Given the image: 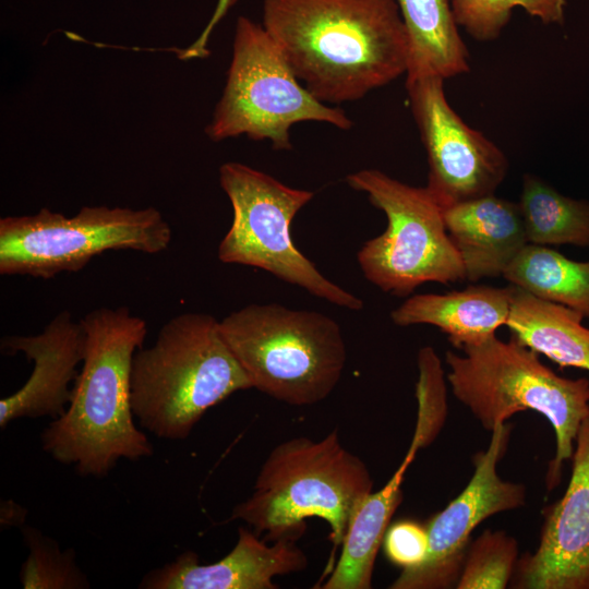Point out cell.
Returning <instances> with one entry per match:
<instances>
[{"instance_id": "obj_15", "label": "cell", "mask_w": 589, "mask_h": 589, "mask_svg": "<svg viewBox=\"0 0 589 589\" xmlns=\"http://www.w3.org/2000/svg\"><path fill=\"white\" fill-rule=\"evenodd\" d=\"M308 557L297 539L284 537L272 544L251 528L239 527L233 549L221 560L200 564L193 551L152 569L141 580L144 589H275L273 578L301 572Z\"/></svg>"}, {"instance_id": "obj_17", "label": "cell", "mask_w": 589, "mask_h": 589, "mask_svg": "<svg viewBox=\"0 0 589 589\" xmlns=\"http://www.w3.org/2000/svg\"><path fill=\"white\" fill-rule=\"evenodd\" d=\"M509 312L510 286L472 285L446 293L410 296L392 311L390 318L398 326H435L455 348L462 349L495 336L506 326Z\"/></svg>"}, {"instance_id": "obj_4", "label": "cell", "mask_w": 589, "mask_h": 589, "mask_svg": "<svg viewBox=\"0 0 589 589\" xmlns=\"http://www.w3.org/2000/svg\"><path fill=\"white\" fill-rule=\"evenodd\" d=\"M251 383L227 346L219 321L185 312L159 329L132 361L131 407L158 438L184 440L203 414Z\"/></svg>"}, {"instance_id": "obj_16", "label": "cell", "mask_w": 589, "mask_h": 589, "mask_svg": "<svg viewBox=\"0 0 589 589\" xmlns=\"http://www.w3.org/2000/svg\"><path fill=\"white\" fill-rule=\"evenodd\" d=\"M443 216L471 283L502 277L528 243L519 204L495 194L448 206Z\"/></svg>"}, {"instance_id": "obj_22", "label": "cell", "mask_w": 589, "mask_h": 589, "mask_svg": "<svg viewBox=\"0 0 589 589\" xmlns=\"http://www.w3.org/2000/svg\"><path fill=\"white\" fill-rule=\"evenodd\" d=\"M518 204L528 243L589 247V201L565 196L525 173Z\"/></svg>"}, {"instance_id": "obj_26", "label": "cell", "mask_w": 589, "mask_h": 589, "mask_svg": "<svg viewBox=\"0 0 589 589\" xmlns=\"http://www.w3.org/2000/svg\"><path fill=\"white\" fill-rule=\"evenodd\" d=\"M383 548L386 557L401 570L421 566L429 554V534L425 525L400 520L388 526Z\"/></svg>"}, {"instance_id": "obj_7", "label": "cell", "mask_w": 589, "mask_h": 589, "mask_svg": "<svg viewBox=\"0 0 589 589\" xmlns=\"http://www.w3.org/2000/svg\"><path fill=\"white\" fill-rule=\"evenodd\" d=\"M302 121L330 123L341 130L352 122L340 108L316 99L300 84L262 24L239 16L232 58L221 98L207 124L214 142L247 135L269 140L275 149H291L290 128Z\"/></svg>"}, {"instance_id": "obj_9", "label": "cell", "mask_w": 589, "mask_h": 589, "mask_svg": "<svg viewBox=\"0 0 589 589\" xmlns=\"http://www.w3.org/2000/svg\"><path fill=\"white\" fill-rule=\"evenodd\" d=\"M346 182L365 192L387 218L385 231L366 241L357 254L370 283L392 296L406 297L424 283L466 279L443 208L426 187L406 184L376 169L350 173Z\"/></svg>"}, {"instance_id": "obj_10", "label": "cell", "mask_w": 589, "mask_h": 589, "mask_svg": "<svg viewBox=\"0 0 589 589\" xmlns=\"http://www.w3.org/2000/svg\"><path fill=\"white\" fill-rule=\"evenodd\" d=\"M219 181L233 212L218 247V259L264 269L277 278L341 308L359 311L363 301L327 279L294 245L290 225L313 199L308 190L290 188L240 163H226Z\"/></svg>"}, {"instance_id": "obj_12", "label": "cell", "mask_w": 589, "mask_h": 589, "mask_svg": "<svg viewBox=\"0 0 589 589\" xmlns=\"http://www.w3.org/2000/svg\"><path fill=\"white\" fill-rule=\"evenodd\" d=\"M512 426L505 422L491 431L488 448L472 458L474 470L466 488L426 521V560L414 569L401 570L389 588L441 589L456 586L473 529L493 515L525 505V485L505 481L497 473V465L508 447Z\"/></svg>"}, {"instance_id": "obj_21", "label": "cell", "mask_w": 589, "mask_h": 589, "mask_svg": "<svg viewBox=\"0 0 589 589\" xmlns=\"http://www.w3.org/2000/svg\"><path fill=\"white\" fill-rule=\"evenodd\" d=\"M502 277L539 299L589 318V261H575L545 245L527 243Z\"/></svg>"}, {"instance_id": "obj_19", "label": "cell", "mask_w": 589, "mask_h": 589, "mask_svg": "<svg viewBox=\"0 0 589 589\" xmlns=\"http://www.w3.org/2000/svg\"><path fill=\"white\" fill-rule=\"evenodd\" d=\"M509 286L510 312L506 326L512 337L562 368L589 372V328L582 325L584 316Z\"/></svg>"}, {"instance_id": "obj_20", "label": "cell", "mask_w": 589, "mask_h": 589, "mask_svg": "<svg viewBox=\"0 0 589 589\" xmlns=\"http://www.w3.org/2000/svg\"><path fill=\"white\" fill-rule=\"evenodd\" d=\"M409 38L407 77L467 73L469 53L449 0H396Z\"/></svg>"}, {"instance_id": "obj_27", "label": "cell", "mask_w": 589, "mask_h": 589, "mask_svg": "<svg viewBox=\"0 0 589 589\" xmlns=\"http://www.w3.org/2000/svg\"><path fill=\"white\" fill-rule=\"evenodd\" d=\"M26 509L12 500L1 502L0 524L2 527L23 526Z\"/></svg>"}, {"instance_id": "obj_14", "label": "cell", "mask_w": 589, "mask_h": 589, "mask_svg": "<svg viewBox=\"0 0 589 589\" xmlns=\"http://www.w3.org/2000/svg\"><path fill=\"white\" fill-rule=\"evenodd\" d=\"M86 335L81 322L69 311L57 314L40 334L7 336L1 349L10 353L23 352L34 362L24 385L0 400V428L21 419L61 417L71 400L72 387L83 362Z\"/></svg>"}, {"instance_id": "obj_2", "label": "cell", "mask_w": 589, "mask_h": 589, "mask_svg": "<svg viewBox=\"0 0 589 589\" xmlns=\"http://www.w3.org/2000/svg\"><path fill=\"white\" fill-rule=\"evenodd\" d=\"M86 341L83 366L65 412L41 433L44 450L83 477H106L120 459L153 455L131 407L132 361L143 347L146 321L129 308H99L80 320Z\"/></svg>"}, {"instance_id": "obj_25", "label": "cell", "mask_w": 589, "mask_h": 589, "mask_svg": "<svg viewBox=\"0 0 589 589\" xmlns=\"http://www.w3.org/2000/svg\"><path fill=\"white\" fill-rule=\"evenodd\" d=\"M517 541L501 530H484L469 544L455 588L503 589L516 568Z\"/></svg>"}, {"instance_id": "obj_23", "label": "cell", "mask_w": 589, "mask_h": 589, "mask_svg": "<svg viewBox=\"0 0 589 589\" xmlns=\"http://www.w3.org/2000/svg\"><path fill=\"white\" fill-rule=\"evenodd\" d=\"M28 556L20 580L25 589H86L89 581L76 563L75 551H62L59 543L34 527L22 526Z\"/></svg>"}, {"instance_id": "obj_13", "label": "cell", "mask_w": 589, "mask_h": 589, "mask_svg": "<svg viewBox=\"0 0 589 589\" xmlns=\"http://www.w3.org/2000/svg\"><path fill=\"white\" fill-rule=\"evenodd\" d=\"M570 460L563 496L544 510L538 548L516 565L515 588L589 589V414Z\"/></svg>"}, {"instance_id": "obj_18", "label": "cell", "mask_w": 589, "mask_h": 589, "mask_svg": "<svg viewBox=\"0 0 589 589\" xmlns=\"http://www.w3.org/2000/svg\"><path fill=\"white\" fill-rule=\"evenodd\" d=\"M419 446L410 443L398 469L378 491L370 493L354 514L341 553L322 589H370L374 563L392 516L402 500L404 476Z\"/></svg>"}, {"instance_id": "obj_8", "label": "cell", "mask_w": 589, "mask_h": 589, "mask_svg": "<svg viewBox=\"0 0 589 589\" xmlns=\"http://www.w3.org/2000/svg\"><path fill=\"white\" fill-rule=\"evenodd\" d=\"M170 241L171 227L154 207L83 206L71 217L44 207L0 219V274L49 279L106 251L156 254Z\"/></svg>"}, {"instance_id": "obj_5", "label": "cell", "mask_w": 589, "mask_h": 589, "mask_svg": "<svg viewBox=\"0 0 589 589\" xmlns=\"http://www.w3.org/2000/svg\"><path fill=\"white\" fill-rule=\"evenodd\" d=\"M461 354L447 351L446 378L454 396L483 429L492 431L521 411H536L551 424L555 454L549 461V491L561 481L562 468L570 460L575 441L589 414V380L560 376L541 362L538 353L515 338L495 336L464 347Z\"/></svg>"}, {"instance_id": "obj_1", "label": "cell", "mask_w": 589, "mask_h": 589, "mask_svg": "<svg viewBox=\"0 0 589 589\" xmlns=\"http://www.w3.org/2000/svg\"><path fill=\"white\" fill-rule=\"evenodd\" d=\"M262 25L324 104L358 100L408 69L396 0H264Z\"/></svg>"}, {"instance_id": "obj_3", "label": "cell", "mask_w": 589, "mask_h": 589, "mask_svg": "<svg viewBox=\"0 0 589 589\" xmlns=\"http://www.w3.org/2000/svg\"><path fill=\"white\" fill-rule=\"evenodd\" d=\"M374 482L364 461L341 443L338 429L320 441L298 436L276 445L257 473L252 494L229 520L245 522L269 541L299 539L305 519L327 522L340 546L350 522Z\"/></svg>"}, {"instance_id": "obj_11", "label": "cell", "mask_w": 589, "mask_h": 589, "mask_svg": "<svg viewBox=\"0 0 589 589\" xmlns=\"http://www.w3.org/2000/svg\"><path fill=\"white\" fill-rule=\"evenodd\" d=\"M406 88L426 153V189L442 208L494 194L506 178L508 159L450 107L444 79L406 77Z\"/></svg>"}, {"instance_id": "obj_24", "label": "cell", "mask_w": 589, "mask_h": 589, "mask_svg": "<svg viewBox=\"0 0 589 589\" xmlns=\"http://www.w3.org/2000/svg\"><path fill=\"white\" fill-rule=\"evenodd\" d=\"M458 26L479 41L496 39L508 23L515 8L544 24L562 23L567 0H450Z\"/></svg>"}, {"instance_id": "obj_6", "label": "cell", "mask_w": 589, "mask_h": 589, "mask_svg": "<svg viewBox=\"0 0 589 589\" xmlns=\"http://www.w3.org/2000/svg\"><path fill=\"white\" fill-rule=\"evenodd\" d=\"M252 388L291 406L327 398L347 361L339 324L317 311L249 304L219 321Z\"/></svg>"}]
</instances>
